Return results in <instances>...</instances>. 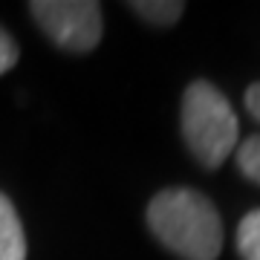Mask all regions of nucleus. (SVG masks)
Returning a JSON list of instances; mask_svg holds the SVG:
<instances>
[{"instance_id": "obj_3", "label": "nucleus", "mask_w": 260, "mask_h": 260, "mask_svg": "<svg viewBox=\"0 0 260 260\" xmlns=\"http://www.w3.org/2000/svg\"><path fill=\"white\" fill-rule=\"evenodd\" d=\"M29 12L41 32L64 52L84 55L102 44L104 18L93 0H32Z\"/></svg>"}, {"instance_id": "obj_8", "label": "nucleus", "mask_w": 260, "mask_h": 260, "mask_svg": "<svg viewBox=\"0 0 260 260\" xmlns=\"http://www.w3.org/2000/svg\"><path fill=\"white\" fill-rule=\"evenodd\" d=\"M20 58V49H18V41L0 26V75H6L12 67L18 64Z\"/></svg>"}, {"instance_id": "obj_6", "label": "nucleus", "mask_w": 260, "mask_h": 260, "mask_svg": "<svg viewBox=\"0 0 260 260\" xmlns=\"http://www.w3.org/2000/svg\"><path fill=\"white\" fill-rule=\"evenodd\" d=\"M237 254L243 260H260V208L249 211L237 225Z\"/></svg>"}, {"instance_id": "obj_4", "label": "nucleus", "mask_w": 260, "mask_h": 260, "mask_svg": "<svg viewBox=\"0 0 260 260\" xmlns=\"http://www.w3.org/2000/svg\"><path fill=\"white\" fill-rule=\"evenodd\" d=\"M0 260H26V234L6 194H0Z\"/></svg>"}, {"instance_id": "obj_5", "label": "nucleus", "mask_w": 260, "mask_h": 260, "mask_svg": "<svg viewBox=\"0 0 260 260\" xmlns=\"http://www.w3.org/2000/svg\"><path fill=\"white\" fill-rule=\"evenodd\" d=\"M127 6L130 12H136L142 20H148L153 26H174L185 12V3L179 0H133Z\"/></svg>"}, {"instance_id": "obj_9", "label": "nucleus", "mask_w": 260, "mask_h": 260, "mask_svg": "<svg viewBox=\"0 0 260 260\" xmlns=\"http://www.w3.org/2000/svg\"><path fill=\"white\" fill-rule=\"evenodd\" d=\"M246 110L251 113V119L260 121V81H254L246 90Z\"/></svg>"}, {"instance_id": "obj_2", "label": "nucleus", "mask_w": 260, "mask_h": 260, "mask_svg": "<svg viewBox=\"0 0 260 260\" xmlns=\"http://www.w3.org/2000/svg\"><path fill=\"white\" fill-rule=\"evenodd\" d=\"M182 139L191 156L214 171L237 150L240 124L232 104L211 81H191L182 93Z\"/></svg>"}, {"instance_id": "obj_7", "label": "nucleus", "mask_w": 260, "mask_h": 260, "mask_svg": "<svg viewBox=\"0 0 260 260\" xmlns=\"http://www.w3.org/2000/svg\"><path fill=\"white\" fill-rule=\"evenodd\" d=\"M234 153H237V168H240V174L260 185V133L257 136H249L243 145H237Z\"/></svg>"}, {"instance_id": "obj_1", "label": "nucleus", "mask_w": 260, "mask_h": 260, "mask_svg": "<svg viewBox=\"0 0 260 260\" xmlns=\"http://www.w3.org/2000/svg\"><path fill=\"white\" fill-rule=\"evenodd\" d=\"M148 225L168 251L182 260H217L223 223L214 203L194 188H165L148 203Z\"/></svg>"}]
</instances>
